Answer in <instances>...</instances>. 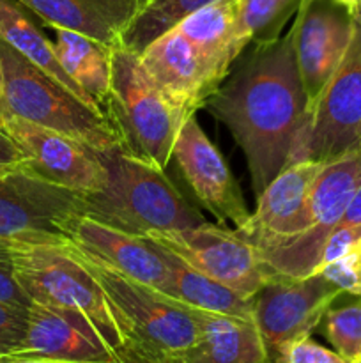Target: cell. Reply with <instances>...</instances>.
Returning <instances> with one entry per match:
<instances>
[{
    "label": "cell",
    "mask_w": 361,
    "mask_h": 363,
    "mask_svg": "<svg viewBox=\"0 0 361 363\" xmlns=\"http://www.w3.org/2000/svg\"><path fill=\"white\" fill-rule=\"evenodd\" d=\"M204 106L232 133L258 197L285 169L294 135L306 112L292 25L282 38L257 45Z\"/></svg>",
    "instance_id": "6da1fadb"
},
{
    "label": "cell",
    "mask_w": 361,
    "mask_h": 363,
    "mask_svg": "<svg viewBox=\"0 0 361 363\" xmlns=\"http://www.w3.org/2000/svg\"><path fill=\"white\" fill-rule=\"evenodd\" d=\"M99 158L105 165V184L98 191H78L80 216L140 238L207 223L165 170L127 155L120 145L99 151Z\"/></svg>",
    "instance_id": "7a4b0ae2"
},
{
    "label": "cell",
    "mask_w": 361,
    "mask_h": 363,
    "mask_svg": "<svg viewBox=\"0 0 361 363\" xmlns=\"http://www.w3.org/2000/svg\"><path fill=\"white\" fill-rule=\"evenodd\" d=\"M66 248L101 286L122 337L120 357L172 363L197 342L200 333L197 308L115 272L69 241Z\"/></svg>",
    "instance_id": "3957f363"
},
{
    "label": "cell",
    "mask_w": 361,
    "mask_h": 363,
    "mask_svg": "<svg viewBox=\"0 0 361 363\" xmlns=\"http://www.w3.org/2000/svg\"><path fill=\"white\" fill-rule=\"evenodd\" d=\"M16 116L85 142L98 151L119 145L101 112L0 39V117Z\"/></svg>",
    "instance_id": "277c9868"
},
{
    "label": "cell",
    "mask_w": 361,
    "mask_h": 363,
    "mask_svg": "<svg viewBox=\"0 0 361 363\" xmlns=\"http://www.w3.org/2000/svg\"><path fill=\"white\" fill-rule=\"evenodd\" d=\"M105 117L127 155L165 170L184 121L142 66L140 55L112 52V80Z\"/></svg>",
    "instance_id": "5b68a950"
},
{
    "label": "cell",
    "mask_w": 361,
    "mask_h": 363,
    "mask_svg": "<svg viewBox=\"0 0 361 363\" xmlns=\"http://www.w3.org/2000/svg\"><path fill=\"white\" fill-rule=\"evenodd\" d=\"M7 254L34 303L85 318L120 357L124 342L105 293L66 245H9Z\"/></svg>",
    "instance_id": "8992f818"
},
{
    "label": "cell",
    "mask_w": 361,
    "mask_h": 363,
    "mask_svg": "<svg viewBox=\"0 0 361 363\" xmlns=\"http://www.w3.org/2000/svg\"><path fill=\"white\" fill-rule=\"evenodd\" d=\"M361 46L354 35L336 73L304 112L287 165L331 163L360 147ZM285 165V167H287Z\"/></svg>",
    "instance_id": "52a82bcc"
},
{
    "label": "cell",
    "mask_w": 361,
    "mask_h": 363,
    "mask_svg": "<svg viewBox=\"0 0 361 363\" xmlns=\"http://www.w3.org/2000/svg\"><path fill=\"white\" fill-rule=\"evenodd\" d=\"M80 216L78 191L46 179L30 163L0 167V241L66 245V227Z\"/></svg>",
    "instance_id": "ba28073f"
},
{
    "label": "cell",
    "mask_w": 361,
    "mask_h": 363,
    "mask_svg": "<svg viewBox=\"0 0 361 363\" xmlns=\"http://www.w3.org/2000/svg\"><path fill=\"white\" fill-rule=\"evenodd\" d=\"M360 184V149L326 163L310 191L308 229L303 234L258 248L276 275L303 279L317 272L326 241L340 223Z\"/></svg>",
    "instance_id": "9c48e42d"
},
{
    "label": "cell",
    "mask_w": 361,
    "mask_h": 363,
    "mask_svg": "<svg viewBox=\"0 0 361 363\" xmlns=\"http://www.w3.org/2000/svg\"><path fill=\"white\" fill-rule=\"evenodd\" d=\"M144 238L244 298H253L265 284L280 277L264 261L257 245L237 229L229 230L204 223L193 229L152 233Z\"/></svg>",
    "instance_id": "30bf717a"
},
{
    "label": "cell",
    "mask_w": 361,
    "mask_h": 363,
    "mask_svg": "<svg viewBox=\"0 0 361 363\" xmlns=\"http://www.w3.org/2000/svg\"><path fill=\"white\" fill-rule=\"evenodd\" d=\"M342 291L321 273L276 277L253 296V321L269 360L282 344L310 337Z\"/></svg>",
    "instance_id": "8fae6325"
},
{
    "label": "cell",
    "mask_w": 361,
    "mask_h": 363,
    "mask_svg": "<svg viewBox=\"0 0 361 363\" xmlns=\"http://www.w3.org/2000/svg\"><path fill=\"white\" fill-rule=\"evenodd\" d=\"M0 126L46 179L81 194L98 191L105 184L99 151L85 142L16 116H2Z\"/></svg>",
    "instance_id": "7c38bea8"
},
{
    "label": "cell",
    "mask_w": 361,
    "mask_h": 363,
    "mask_svg": "<svg viewBox=\"0 0 361 363\" xmlns=\"http://www.w3.org/2000/svg\"><path fill=\"white\" fill-rule=\"evenodd\" d=\"M292 30L308 108L342 64L353 39V20L333 0H301Z\"/></svg>",
    "instance_id": "4fadbf2b"
},
{
    "label": "cell",
    "mask_w": 361,
    "mask_h": 363,
    "mask_svg": "<svg viewBox=\"0 0 361 363\" xmlns=\"http://www.w3.org/2000/svg\"><path fill=\"white\" fill-rule=\"evenodd\" d=\"M172 158L195 197L218 222H230L241 229L250 220L251 213L248 211L239 184L195 116L188 117L180 126L173 142Z\"/></svg>",
    "instance_id": "5bb4252c"
},
{
    "label": "cell",
    "mask_w": 361,
    "mask_h": 363,
    "mask_svg": "<svg viewBox=\"0 0 361 363\" xmlns=\"http://www.w3.org/2000/svg\"><path fill=\"white\" fill-rule=\"evenodd\" d=\"M0 358H38L69 363H120L85 318L32 301L25 337L16 350Z\"/></svg>",
    "instance_id": "9a60e30c"
},
{
    "label": "cell",
    "mask_w": 361,
    "mask_h": 363,
    "mask_svg": "<svg viewBox=\"0 0 361 363\" xmlns=\"http://www.w3.org/2000/svg\"><path fill=\"white\" fill-rule=\"evenodd\" d=\"M324 163L303 162L287 165L257 197V209L239 230L244 238L268 247L308 229L310 191Z\"/></svg>",
    "instance_id": "2e32d148"
},
{
    "label": "cell",
    "mask_w": 361,
    "mask_h": 363,
    "mask_svg": "<svg viewBox=\"0 0 361 363\" xmlns=\"http://www.w3.org/2000/svg\"><path fill=\"white\" fill-rule=\"evenodd\" d=\"M140 60L183 121L195 116L214 92L197 48L179 28H172L151 43L140 53Z\"/></svg>",
    "instance_id": "e0dca14e"
},
{
    "label": "cell",
    "mask_w": 361,
    "mask_h": 363,
    "mask_svg": "<svg viewBox=\"0 0 361 363\" xmlns=\"http://www.w3.org/2000/svg\"><path fill=\"white\" fill-rule=\"evenodd\" d=\"M71 245L92 255L115 272L161 293L166 284L165 261L147 238L124 233L87 216H74L66 227Z\"/></svg>",
    "instance_id": "ac0fdd59"
},
{
    "label": "cell",
    "mask_w": 361,
    "mask_h": 363,
    "mask_svg": "<svg viewBox=\"0 0 361 363\" xmlns=\"http://www.w3.org/2000/svg\"><path fill=\"white\" fill-rule=\"evenodd\" d=\"M50 27L67 28L120 48L124 30L140 11V0H16Z\"/></svg>",
    "instance_id": "d6986e66"
},
{
    "label": "cell",
    "mask_w": 361,
    "mask_h": 363,
    "mask_svg": "<svg viewBox=\"0 0 361 363\" xmlns=\"http://www.w3.org/2000/svg\"><path fill=\"white\" fill-rule=\"evenodd\" d=\"M179 28L197 48L212 91L219 87L234 60L243 53L237 39V0H216L184 18Z\"/></svg>",
    "instance_id": "ffe728a7"
},
{
    "label": "cell",
    "mask_w": 361,
    "mask_h": 363,
    "mask_svg": "<svg viewBox=\"0 0 361 363\" xmlns=\"http://www.w3.org/2000/svg\"><path fill=\"white\" fill-rule=\"evenodd\" d=\"M197 342L172 363H269L253 319L198 311Z\"/></svg>",
    "instance_id": "44dd1931"
},
{
    "label": "cell",
    "mask_w": 361,
    "mask_h": 363,
    "mask_svg": "<svg viewBox=\"0 0 361 363\" xmlns=\"http://www.w3.org/2000/svg\"><path fill=\"white\" fill-rule=\"evenodd\" d=\"M156 248L168 269L163 294L197 311L253 319V298L241 296L230 287L209 279L166 248L159 245H156Z\"/></svg>",
    "instance_id": "7402d4cb"
},
{
    "label": "cell",
    "mask_w": 361,
    "mask_h": 363,
    "mask_svg": "<svg viewBox=\"0 0 361 363\" xmlns=\"http://www.w3.org/2000/svg\"><path fill=\"white\" fill-rule=\"evenodd\" d=\"M55 32V53L60 66L84 94L105 113L112 80L113 48L67 28L52 27Z\"/></svg>",
    "instance_id": "603a6c76"
},
{
    "label": "cell",
    "mask_w": 361,
    "mask_h": 363,
    "mask_svg": "<svg viewBox=\"0 0 361 363\" xmlns=\"http://www.w3.org/2000/svg\"><path fill=\"white\" fill-rule=\"evenodd\" d=\"M0 39L6 41L7 45L13 46L16 52L27 57L32 64L48 73L50 77L55 78L57 82L69 89L74 96L92 106L94 110L101 112L87 96L84 94L80 87L69 78V74L64 71L57 59L55 46L42 35L38 25L21 11L20 2L16 0H0ZM103 113V112H101ZM105 116V113H103Z\"/></svg>",
    "instance_id": "cb8c5ba5"
},
{
    "label": "cell",
    "mask_w": 361,
    "mask_h": 363,
    "mask_svg": "<svg viewBox=\"0 0 361 363\" xmlns=\"http://www.w3.org/2000/svg\"><path fill=\"white\" fill-rule=\"evenodd\" d=\"M211 2L216 0H149L124 30L120 48L140 55L151 43Z\"/></svg>",
    "instance_id": "d4e9b609"
},
{
    "label": "cell",
    "mask_w": 361,
    "mask_h": 363,
    "mask_svg": "<svg viewBox=\"0 0 361 363\" xmlns=\"http://www.w3.org/2000/svg\"><path fill=\"white\" fill-rule=\"evenodd\" d=\"M301 0H237V39L241 48L251 41H275L280 30L297 11Z\"/></svg>",
    "instance_id": "484cf974"
},
{
    "label": "cell",
    "mask_w": 361,
    "mask_h": 363,
    "mask_svg": "<svg viewBox=\"0 0 361 363\" xmlns=\"http://www.w3.org/2000/svg\"><path fill=\"white\" fill-rule=\"evenodd\" d=\"M324 333L340 357L350 363L361 360V298L343 307H329L324 315Z\"/></svg>",
    "instance_id": "4316f807"
},
{
    "label": "cell",
    "mask_w": 361,
    "mask_h": 363,
    "mask_svg": "<svg viewBox=\"0 0 361 363\" xmlns=\"http://www.w3.org/2000/svg\"><path fill=\"white\" fill-rule=\"evenodd\" d=\"M271 360L278 363H350L336 351H329L328 347L314 342L310 337H301L282 344Z\"/></svg>",
    "instance_id": "83f0119b"
},
{
    "label": "cell",
    "mask_w": 361,
    "mask_h": 363,
    "mask_svg": "<svg viewBox=\"0 0 361 363\" xmlns=\"http://www.w3.org/2000/svg\"><path fill=\"white\" fill-rule=\"evenodd\" d=\"M317 273L324 275L342 293H349L361 298V245H357L356 248L347 252L336 261L329 262Z\"/></svg>",
    "instance_id": "f1b7e54d"
},
{
    "label": "cell",
    "mask_w": 361,
    "mask_h": 363,
    "mask_svg": "<svg viewBox=\"0 0 361 363\" xmlns=\"http://www.w3.org/2000/svg\"><path fill=\"white\" fill-rule=\"evenodd\" d=\"M28 321V308L0 301V357L20 346Z\"/></svg>",
    "instance_id": "f546056e"
},
{
    "label": "cell",
    "mask_w": 361,
    "mask_h": 363,
    "mask_svg": "<svg viewBox=\"0 0 361 363\" xmlns=\"http://www.w3.org/2000/svg\"><path fill=\"white\" fill-rule=\"evenodd\" d=\"M357 245H361V223L360 225L336 227V229L329 234L328 241H326L317 272L321 268H324V266H328L329 262L336 261L338 257L345 255L347 252L356 248Z\"/></svg>",
    "instance_id": "4dcf8cb0"
},
{
    "label": "cell",
    "mask_w": 361,
    "mask_h": 363,
    "mask_svg": "<svg viewBox=\"0 0 361 363\" xmlns=\"http://www.w3.org/2000/svg\"><path fill=\"white\" fill-rule=\"evenodd\" d=\"M0 301L23 308H30L32 305V300L14 275L13 262L7 254V248L0 250Z\"/></svg>",
    "instance_id": "1f68e13d"
},
{
    "label": "cell",
    "mask_w": 361,
    "mask_h": 363,
    "mask_svg": "<svg viewBox=\"0 0 361 363\" xmlns=\"http://www.w3.org/2000/svg\"><path fill=\"white\" fill-rule=\"evenodd\" d=\"M28 162L27 155L16 145V142L0 128V167L23 165Z\"/></svg>",
    "instance_id": "d6a6232c"
},
{
    "label": "cell",
    "mask_w": 361,
    "mask_h": 363,
    "mask_svg": "<svg viewBox=\"0 0 361 363\" xmlns=\"http://www.w3.org/2000/svg\"><path fill=\"white\" fill-rule=\"evenodd\" d=\"M361 223V184L356 190V194L350 199L349 206H347L345 213H343L342 220L336 227H345V225H360Z\"/></svg>",
    "instance_id": "836d02e7"
},
{
    "label": "cell",
    "mask_w": 361,
    "mask_h": 363,
    "mask_svg": "<svg viewBox=\"0 0 361 363\" xmlns=\"http://www.w3.org/2000/svg\"><path fill=\"white\" fill-rule=\"evenodd\" d=\"M350 20H353V28H354V35H356L357 43L361 46V2L357 6V9L354 11V14H350Z\"/></svg>",
    "instance_id": "e575fe53"
},
{
    "label": "cell",
    "mask_w": 361,
    "mask_h": 363,
    "mask_svg": "<svg viewBox=\"0 0 361 363\" xmlns=\"http://www.w3.org/2000/svg\"><path fill=\"white\" fill-rule=\"evenodd\" d=\"M0 363H69V362L38 360V358H0Z\"/></svg>",
    "instance_id": "d590c367"
},
{
    "label": "cell",
    "mask_w": 361,
    "mask_h": 363,
    "mask_svg": "<svg viewBox=\"0 0 361 363\" xmlns=\"http://www.w3.org/2000/svg\"><path fill=\"white\" fill-rule=\"evenodd\" d=\"M333 2H335L336 6L343 7V9H345L349 14H354V11L357 9V6H360L361 0H333Z\"/></svg>",
    "instance_id": "8d00e7d4"
},
{
    "label": "cell",
    "mask_w": 361,
    "mask_h": 363,
    "mask_svg": "<svg viewBox=\"0 0 361 363\" xmlns=\"http://www.w3.org/2000/svg\"><path fill=\"white\" fill-rule=\"evenodd\" d=\"M120 363H165V362H151V360H142V358H134V357H120Z\"/></svg>",
    "instance_id": "74e56055"
},
{
    "label": "cell",
    "mask_w": 361,
    "mask_h": 363,
    "mask_svg": "<svg viewBox=\"0 0 361 363\" xmlns=\"http://www.w3.org/2000/svg\"><path fill=\"white\" fill-rule=\"evenodd\" d=\"M2 248H7V245H6V243H2V241H0V250H2Z\"/></svg>",
    "instance_id": "f35d334b"
},
{
    "label": "cell",
    "mask_w": 361,
    "mask_h": 363,
    "mask_svg": "<svg viewBox=\"0 0 361 363\" xmlns=\"http://www.w3.org/2000/svg\"><path fill=\"white\" fill-rule=\"evenodd\" d=\"M140 2H142V6H144V4H147L149 0H140Z\"/></svg>",
    "instance_id": "ab89813d"
},
{
    "label": "cell",
    "mask_w": 361,
    "mask_h": 363,
    "mask_svg": "<svg viewBox=\"0 0 361 363\" xmlns=\"http://www.w3.org/2000/svg\"><path fill=\"white\" fill-rule=\"evenodd\" d=\"M357 149H360V152H361V140H360V147H357Z\"/></svg>",
    "instance_id": "60d3db41"
},
{
    "label": "cell",
    "mask_w": 361,
    "mask_h": 363,
    "mask_svg": "<svg viewBox=\"0 0 361 363\" xmlns=\"http://www.w3.org/2000/svg\"><path fill=\"white\" fill-rule=\"evenodd\" d=\"M354 363H361V360H357V362H354Z\"/></svg>",
    "instance_id": "b9f144b4"
},
{
    "label": "cell",
    "mask_w": 361,
    "mask_h": 363,
    "mask_svg": "<svg viewBox=\"0 0 361 363\" xmlns=\"http://www.w3.org/2000/svg\"><path fill=\"white\" fill-rule=\"evenodd\" d=\"M0 128H2V126H0Z\"/></svg>",
    "instance_id": "7bdbcfd3"
}]
</instances>
